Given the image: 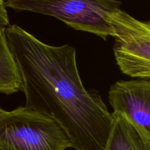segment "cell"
<instances>
[{"label": "cell", "instance_id": "1", "mask_svg": "<svg viewBox=\"0 0 150 150\" xmlns=\"http://www.w3.org/2000/svg\"><path fill=\"white\" fill-rule=\"evenodd\" d=\"M27 108L57 122L76 150H105L114 121L99 94L85 89L69 45L41 42L16 24L5 29Z\"/></svg>", "mask_w": 150, "mask_h": 150}, {"label": "cell", "instance_id": "2", "mask_svg": "<svg viewBox=\"0 0 150 150\" xmlns=\"http://www.w3.org/2000/svg\"><path fill=\"white\" fill-rule=\"evenodd\" d=\"M71 143L53 119L27 107L0 110V150H66Z\"/></svg>", "mask_w": 150, "mask_h": 150}, {"label": "cell", "instance_id": "3", "mask_svg": "<svg viewBox=\"0 0 150 150\" xmlns=\"http://www.w3.org/2000/svg\"><path fill=\"white\" fill-rule=\"evenodd\" d=\"M5 7L56 18L76 30L106 40L113 37L110 14L120 8L118 0H7Z\"/></svg>", "mask_w": 150, "mask_h": 150}, {"label": "cell", "instance_id": "4", "mask_svg": "<svg viewBox=\"0 0 150 150\" xmlns=\"http://www.w3.org/2000/svg\"><path fill=\"white\" fill-rule=\"evenodd\" d=\"M114 38V53L124 74L139 79H150V21L138 20L121 8L108 18Z\"/></svg>", "mask_w": 150, "mask_h": 150}, {"label": "cell", "instance_id": "5", "mask_svg": "<svg viewBox=\"0 0 150 150\" xmlns=\"http://www.w3.org/2000/svg\"><path fill=\"white\" fill-rule=\"evenodd\" d=\"M114 112L121 113L150 136V81H119L108 92Z\"/></svg>", "mask_w": 150, "mask_h": 150}, {"label": "cell", "instance_id": "6", "mask_svg": "<svg viewBox=\"0 0 150 150\" xmlns=\"http://www.w3.org/2000/svg\"><path fill=\"white\" fill-rule=\"evenodd\" d=\"M114 121L105 150H150V136L121 113Z\"/></svg>", "mask_w": 150, "mask_h": 150}, {"label": "cell", "instance_id": "7", "mask_svg": "<svg viewBox=\"0 0 150 150\" xmlns=\"http://www.w3.org/2000/svg\"><path fill=\"white\" fill-rule=\"evenodd\" d=\"M6 27L0 26V93L11 95L22 91L20 73L7 43Z\"/></svg>", "mask_w": 150, "mask_h": 150}, {"label": "cell", "instance_id": "8", "mask_svg": "<svg viewBox=\"0 0 150 150\" xmlns=\"http://www.w3.org/2000/svg\"><path fill=\"white\" fill-rule=\"evenodd\" d=\"M10 26L8 14H7V7L4 0H0V26L7 27Z\"/></svg>", "mask_w": 150, "mask_h": 150}, {"label": "cell", "instance_id": "9", "mask_svg": "<svg viewBox=\"0 0 150 150\" xmlns=\"http://www.w3.org/2000/svg\"><path fill=\"white\" fill-rule=\"evenodd\" d=\"M1 108H0V110H1Z\"/></svg>", "mask_w": 150, "mask_h": 150}]
</instances>
